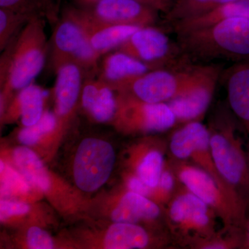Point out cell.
I'll list each match as a JSON object with an SVG mask.
<instances>
[{"label":"cell","instance_id":"8","mask_svg":"<svg viewBox=\"0 0 249 249\" xmlns=\"http://www.w3.org/2000/svg\"><path fill=\"white\" fill-rule=\"evenodd\" d=\"M121 52L146 64L150 68H170L191 62L160 29L150 26L140 28L120 46Z\"/></svg>","mask_w":249,"mask_h":249},{"label":"cell","instance_id":"20","mask_svg":"<svg viewBox=\"0 0 249 249\" xmlns=\"http://www.w3.org/2000/svg\"><path fill=\"white\" fill-rule=\"evenodd\" d=\"M150 67L123 52L111 54L103 65V79L122 88L129 82L142 76Z\"/></svg>","mask_w":249,"mask_h":249},{"label":"cell","instance_id":"23","mask_svg":"<svg viewBox=\"0 0 249 249\" xmlns=\"http://www.w3.org/2000/svg\"><path fill=\"white\" fill-rule=\"evenodd\" d=\"M14 160L26 178L42 191H48L50 180L42 161L35 152L25 147L16 148Z\"/></svg>","mask_w":249,"mask_h":249},{"label":"cell","instance_id":"4","mask_svg":"<svg viewBox=\"0 0 249 249\" xmlns=\"http://www.w3.org/2000/svg\"><path fill=\"white\" fill-rule=\"evenodd\" d=\"M168 159L178 182L209 205L223 227L244 229L249 210L247 205L199 167L189 161Z\"/></svg>","mask_w":249,"mask_h":249},{"label":"cell","instance_id":"14","mask_svg":"<svg viewBox=\"0 0 249 249\" xmlns=\"http://www.w3.org/2000/svg\"><path fill=\"white\" fill-rule=\"evenodd\" d=\"M70 11L84 29L91 47L99 55L120 47L142 28L100 22L91 17L85 10L74 9Z\"/></svg>","mask_w":249,"mask_h":249},{"label":"cell","instance_id":"22","mask_svg":"<svg viewBox=\"0 0 249 249\" xmlns=\"http://www.w3.org/2000/svg\"><path fill=\"white\" fill-rule=\"evenodd\" d=\"M83 107L99 122L110 120L116 112V105L112 90L103 83L91 82L82 93Z\"/></svg>","mask_w":249,"mask_h":249},{"label":"cell","instance_id":"33","mask_svg":"<svg viewBox=\"0 0 249 249\" xmlns=\"http://www.w3.org/2000/svg\"><path fill=\"white\" fill-rule=\"evenodd\" d=\"M29 209L30 208L25 203L1 200L0 203V218L1 221L6 220L11 216L27 213Z\"/></svg>","mask_w":249,"mask_h":249},{"label":"cell","instance_id":"38","mask_svg":"<svg viewBox=\"0 0 249 249\" xmlns=\"http://www.w3.org/2000/svg\"><path fill=\"white\" fill-rule=\"evenodd\" d=\"M247 155H248V159H249V148L248 152H247Z\"/></svg>","mask_w":249,"mask_h":249},{"label":"cell","instance_id":"3","mask_svg":"<svg viewBox=\"0 0 249 249\" xmlns=\"http://www.w3.org/2000/svg\"><path fill=\"white\" fill-rule=\"evenodd\" d=\"M165 222L175 247L193 249L217 231V214L179 183L164 207Z\"/></svg>","mask_w":249,"mask_h":249},{"label":"cell","instance_id":"1","mask_svg":"<svg viewBox=\"0 0 249 249\" xmlns=\"http://www.w3.org/2000/svg\"><path fill=\"white\" fill-rule=\"evenodd\" d=\"M183 56L191 62L249 60V19L232 18L178 34Z\"/></svg>","mask_w":249,"mask_h":249},{"label":"cell","instance_id":"29","mask_svg":"<svg viewBox=\"0 0 249 249\" xmlns=\"http://www.w3.org/2000/svg\"><path fill=\"white\" fill-rule=\"evenodd\" d=\"M56 125V119L52 113H44L38 122L31 126H27L19 134L21 142L26 145H32L38 142L44 134L53 131Z\"/></svg>","mask_w":249,"mask_h":249},{"label":"cell","instance_id":"24","mask_svg":"<svg viewBox=\"0 0 249 249\" xmlns=\"http://www.w3.org/2000/svg\"><path fill=\"white\" fill-rule=\"evenodd\" d=\"M234 0H175L173 7L165 15L170 24L199 17Z\"/></svg>","mask_w":249,"mask_h":249},{"label":"cell","instance_id":"31","mask_svg":"<svg viewBox=\"0 0 249 249\" xmlns=\"http://www.w3.org/2000/svg\"><path fill=\"white\" fill-rule=\"evenodd\" d=\"M26 19H30L9 10L0 9V40L1 48L9 40L18 24Z\"/></svg>","mask_w":249,"mask_h":249},{"label":"cell","instance_id":"25","mask_svg":"<svg viewBox=\"0 0 249 249\" xmlns=\"http://www.w3.org/2000/svg\"><path fill=\"white\" fill-rule=\"evenodd\" d=\"M46 91L40 87L30 84L20 90L18 96L21 120L25 127L38 122L43 115L44 98Z\"/></svg>","mask_w":249,"mask_h":249},{"label":"cell","instance_id":"9","mask_svg":"<svg viewBox=\"0 0 249 249\" xmlns=\"http://www.w3.org/2000/svg\"><path fill=\"white\" fill-rule=\"evenodd\" d=\"M115 162V152L109 142L94 138L80 142L73 163V177L82 191L93 192L110 176Z\"/></svg>","mask_w":249,"mask_h":249},{"label":"cell","instance_id":"6","mask_svg":"<svg viewBox=\"0 0 249 249\" xmlns=\"http://www.w3.org/2000/svg\"><path fill=\"white\" fill-rule=\"evenodd\" d=\"M42 18H31L15 46L4 74L6 86L21 90L30 85L45 65L47 43Z\"/></svg>","mask_w":249,"mask_h":249},{"label":"cell","instance_id":"15","mask_svg":"<svg viewBox=\"0 0 249 249\" xmlns=\"http://www.w3.org/2000/svg\"><path fill=\"white\" fill-rule=\"evenodd\" d=\"M104 245L109 249L176 248L168 231L152 235L139 224L124 222H115L109 228Z\"/></svg>","mask_w":249,"mask_h":249},{"label":"cell","instance_id":"17","mask_svg":"<svg viewBox=\"0 0 249 249\" xmlns=\"http://www.w3.org/2000/svg\"><path fill=\"white\" fill-rule=\"evenodd\" d=\"M168 142L161 139H151L140 144L132 150L134 172L150 188L158 184L165 165Z\"/></svg>","mask_w":249,"mask_h":249},{"label":"cell","instance_id":"16","mask_svg":"<svg viewBox=\"0 0 249 249\" xmlns=\"http://www.w3.org/2000/svg\"><path fill=\"white\" fill-rule=\"evenodd\" d=\"M111 219L114 222H146L167 229L165 224H160L165 222L164 209L150 198L129 191L119 199L112 211Z\"/></svg>","mask_w":249,"mask_h":249},{"label":"cell","instance_id":"12","mask_svg":"<svg viewBox=\"0 0 249 249\" xmlns=\"http://www.w3.org/2000/svg\"><path fill=\"white\" fill-rule=\"evenodd\" d=\"M126 128L145 132H163L175 127L176 118L165 103H149L129 96L121 108Z\"/></svg>","mask_w":249,"mask_h":249},{"label":"cell","instance_id":"18","mask_svg":"<svg viewBox=\"0 0 249 249\" xmlns=\"http://www.w3.org/2000/svg\"><path fill=\"white\" fill-rule=\"evenodd\" d=\"M226 79L229 107L249 135V60L231 67Z\"/></svg>","mask_w":249,"mask_h":249},{"label":"cell","instance_id":"10","mask_svg":"<svg viewBox=\"0 0 249 249\" xmlns=\"http://www.w3.org/2000/svg\"><path fill=\"white\" fill-rule=\"evenodd\" d=\"M57 65L73 62L83 66H92L99 55L92 48L86 33L70 10L54 33Z\"/></svg>","mask_w":249,"mask_h":249},{"label":"cell","instance_id":"28","mask_svg":"<svg viewBox=\"0 0 249 249\" xmlns=\"http://www.w3.org/2000/svg\"><path fill=\"white\" fill-rule=\"evenodd\" d=\"M178 184L179 182L168 158L158 184L152 189L150 196L152 198V200L164 209L165 205L168 204L178 189Z\"/></svg>","mask_w":249,"mask_h":249},{"label":"cell","instance_id":"34","mask_svg":"<svg viewBox=\"0 0 249 249\" xmlns=\"http://www.w3.org/2000/svg\"><path fill=\"white\" fill-rule=\"evenodd\" d=\"M127 186L129 191L138 193L150 199L153 188H150L137 175H130L127 179Z\"/></svg>","mask_w":249,"mask_h":249},{"label":"cell","instance_id":"11","mask_svg":"<svg viewBox=\"0 0 249 249\" xmlns=\"http://www.w3.org/2000/svg\"><path fill=\"white\" fill-rule=\"evenodd\" d=\"M221 67L212 65L198 83L167 103L176 118L177 124L200 121L213 97Z\"/></svg>","mask_w":249,"mask_h":249},{"label":"cell","instance_id":"26","mask_svg":"<svg viewBox=\"0 0 249 249\" xmlns=\"http://www.w3.org/2000/svg\"><path fill=\"white\" fill-rule=\"evenodd\" d=\"M55 0H0V8L31 19L43 16L53 17L56 11Z\"/></svg>","mask_w":249,"mask_h":249},{"label":"cell","instance_id":"37","mask_svg":"<svg viewBox=\"0 0 249 249\" xmlns=\"http://www.w3.org/2000/svg\"><path fill=\"white\" fill-rule=\"evenodd\" d=\"M81 1H84L85 2L89 3V4H91V3L94 2L96 0H81Z\"/></svg>","mask_w":249,"mask_h":249},{"label":"cell","instance_id":"35","mask_svg":"<svg viewBox=\"0 0 249 249\" xmlns=\"http://www.w3.org/2000/svg\"><path fill=\"white\" fill-rule=\"evenodd\" d=\"M136 1L146 5L158 12H162L166 15L173 7L175 0H136Z\"/></svg>","mask_w":249,"mask_h":249},{"label":"cell","instance_id":"30","mask_svg":"<svg viewBox=\"0 0 249 249\" xmlns=\"http://www.w3.org/2000/svg\"><path fill=\"white\" fill-rule=\"evenodd\" d=\"M4 172L1 178V194L4 196H11V195L22 194L29 191V184L12 168L7 167L5 170H1Z\"/></svg>","mask_w":249,"mask_h":249},{"label":"cell","instance_id":"27","mask_svg":"<svg viewBox=\"0 0 249 249\" xmlns=\"http://www.w3.org/2000/svg\"><path fill=\"white\" fill-rule=\"evenodd\" d=\"M243 229L223 227L221 230L201 240L193 249H242Z\"/></svg>","mask_w":249,"mask_h":249},{"label":"cell","instance_id":"7","mask_svg":"<svg viewBox=\"0 0 249 249\" xmlns=\"http://www.w3.org/2000/svg\"><path fill=\"white\" fill-rule=\"evenodd\" d=\"M168 152L169 157L173 160L191 162L207 172L246 204L221 178L211 154L209 127L200 121L187 123L175 129L168 142Z\"/></svg>","mask_w":249,"mask_h":249},{"label":"cell","instance_id":"13","mask_svg":"<svg viewBox=\"0 0 249 249\" xmlns=\"http://www.w3.org/2000/svg\"><path fill=\"white\" fill-rule=\"evenodd\" d=\"M91 4L85 11L107 24L150 27L158 18V11L136 0H97Z\"/></svg>","mask_w":249,"mask_h":249},{"label":"cell","instance_id":"5","mask_svg":"<svg viewBox=\"0 0 249 249\" xmlns=\"http://www.w3.org/2000/svg\"><path fill=\"white\" fill-rule=\"evenodd\" d=\"M212 65H186L155 69L121 88L134 98L149 103H167L196 85Z\"/></svg>","mask_w":249,"mask_h":249},{"label":"cell","instance_id":"21","mask_svg":"<svg viewBox=\"0 0 249 249\" xmlns=\"http://www.w3.org/2000/svg\"><path fill=\"white\" fill-rule=\"evenodd\" d=\"M232 18L249 19V0H234L199 17L172 24L177 34L209 27L223 19Z\"/></svg>","mask_w":249,"mask_h":249},{"label":"cell","instance_id":"36","mask_svg":"<svg viewBox=\"0 0 249 249\" xmlns=\"http://www.w3.org/2000/svg\"><path fill=\"white\" fill-rule=\"evenodd\" d=\"M242 249H249V216L247 217L243 229V243Z\"/></svg>","mask_w":249,"mask_h":249},{"label":"cell","instance_id":"2","mask_svg":"<svg viewBox=\"0 0 249 249\" xmlns=\"http://www.w3.org/2000/svg\"><path fill=\"white\" fill-rule=\"evenodd\" d=\"M214 164L228 186L249 206V161L230 113L218 111L209 127Z\"/></svg>","mask_w":249,"mask_h":249},{"label":"cell","instance_id":"39","mask_svg":"<svg viewBox=\"0 0 249 249\" xmlns=\"http://www.w3.org/2000/svg\"><path fill=\"white\" fill-rule=\"evenodd\" d=\"M96 1H97V0H96Z\"/></svg>","mask_w":249,"mask_h":249},{"label":"cell","instance_id":"32","mask_svg":"<svg viewBox=\"0 0 249 249\" xmlns=\"http://www.w3.org/2000/svg\"><path fill=\"white\" fill-rule=\"evenodd\" d=\"M27 243L29 248L50 249L53 248L52 237L45 231L38 227H31L27 232Z\"/></svg>","mask_w":249,"mask_h":249},{"label":"cell","instance_id":"19","mask_svg":"<svg viewBox=\"0 0 249 249\" xmlns=\"http://www.w3.org/2000/svg\"><path fill=\"white\" fill-rule=\"evenodd\" d=\"M81 81L79 65L67 62L59 65L55 87L56 111L59 115H66L74 107L79 96Z\"/></svg>","mask_w":249,"mask_h":249}]
</instances>
